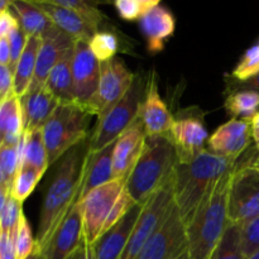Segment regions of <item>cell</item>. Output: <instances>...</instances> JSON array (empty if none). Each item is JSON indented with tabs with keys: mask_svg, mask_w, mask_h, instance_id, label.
I'll list each match as a JSON object with an SVG mask.
<instances>
[{
	"mask_svg": "<svg viewBox=\"0 0 259 259\" xmlns=\"http://www.w3.org/2000/svg\"><path fill=\"white\" fill-rule=\"evenodd\" d=\"M27 259H45V257L42 255V253H40V250L38 249V248H35L34 252L32 253V254L29 255Z\"/></svg>",
	"mask_w": 259,
	"mask_h": 259,
	"instance_id": "obj_50",
	"label": "cell"
},
{
	"mask_svg": "<svg viewBox=\"0 0 259 259\" xmlns=\"http://www.w3.org/2000/svg\"><path fill=\"white\" fill-rule=\"evenodd\" d=\"M210 259H247L242 249V227L229 224Z\"/></svg>",
	"mask_w": 259,
	"mask_h": 259,
	"instance_id": "obj_32",
	"label": "cell"
},
{
	"mask_svg": "<svg viewBox=\"0 0 259 259\" xmlns=\"http://www.w3.org/2000/svg\"><path fill=\"white\" fill-rule=\"evenodd\" d=\"M72 73L76 104L85 108L96 93L100 80V62L91 52L86 40H75Z\"/></svg>",
	"mask_w": 259,
	"mask_h": 259,
	"instance_id": "obj_12",
	"label": "cell"
},
{
	"mask_svg": "<svg viewBox=\"0 0 259 259\" xmlns=\"http://www.w3.org/2000/svg\"><path fill=\"white\" fill-rule=\"evenodd\" d=\"M225 91H227L228 95L235 93V91H254V93L259 94V72L245 81H235L233 78L227 80Z\"/></svg>",
	"mask_w": 259,
	"mask_h": 259,
	"instance_id": "obj_43",
	"label": "cell"
},
{
	"mask_svg": "<svg viewBox=\"0 0 259 259\" xmlns=\"http://www.w3.org/2000/svg\"><path fill=\"white\" fill-rule=\"evenodd\" d=\"M174 259H189V250H185V252H182L181 254L180 255H177L176 258H174Z\"/></svg>",
	"mask_w": 259,
	"mask_h": 259,
	"instance_id": "obj_52",
	"label": "cell"
},
{
	"mask_svg": "<svg viewBox=\"0 0 259 259\" xmlns=\"http://www.w3.org/2000/svg\"><path fill=\"white\" fill-rule=\"evenodd\" d=\"M142 32L147 40V48L151 53L161 52L164 42L175 32L176 20L174 14L164 5L158 3L139 19Z\"/></svg>",
	"mask_w": 259,
	"mask_h": 259,
	"instance_id": "obj_22",
	"label": "cell"
},
{
	"mask_svg": "<svg viewBox=\"0 0 259 259\" xmlns=\"http://www.w3.org/2000/svg\"><path fill=\"white\" fill-rule=\"evenodd\" d=\"M10 7H13V2H9V0H0V13L7 12V10H9Z\"/></svg>",
	"mask_w": 259,
	"mask_h": 259,
	"instance_id": "obj_49",
	"label": "cell"
},
{
	"mask_svg": "<svg viewBox=\"0 0 259 259\" xmlns=\"http://www.w3.org/2000/svg\"><path fill=\"white\" fill-rule=\"evenodd\" d=\"M249 259H259V253H257L255 255H253V257H250Z\"/></svg>",
	"mask_w": 259,
	"mask_h": 259,
	"instance_id": "obj_53",
	"label": "cell"
},
{
	"mask_svg": "<svg viewBox=\"0 0 259 259\" xmlns=\"http://www.w3.org/2000/svg\"><path fill=\"white\" fill-rule=\"evenodd\" d=\"M35 248H37V244L33 238L32 229L23 212L19 225H18L17 235H15V250H17L18 259H27L34 252Z\"/></svg>",
	"mask_w": 259,
	"mask_h": 259,
	"instance_id": "obj_38",
	"label": "cell"
},
{
	"mask_svg": "<svg viewBox=\"0 0 259 259\" xmlns=\"http://www.w3.org/2000/svg\"><path fill=\"white\" fill-rule=\"evenodd\" d=\"M7 38L9 40L10 51H12V60H10L9 67L14 73L15 67H17L18 62L20 60V56L23 55V51H24L25 45H27V35L23 32L20 22L13 27V29L10 30Z\"/></svg>",
	"mask_w": 259,
	"mask_h": 259,
	"instance_id": "obj_41",
	"label": "cell"
},
{
	"mask_svg": "<svg viewBox=\"0 0 259 259\" xmlns=\"http://www.w3.org/2000/svg\"><path fill=\"white\" fill-rule=\"evenodd\" d=\"M91 114L76 103L60 104L42 128L48 162L55 163L70 149L90 138Z\"/></svg>",
	"mask_w": 259,
	"mask_h": 259,
	"instance_id": "obj_5",
	"label": "cell"
},
{
	"mask_svg": "<svg viewBox=\"0 0 259 259\" xmlns=\"http://www.w3.org/2000/svg\"><path fill=\"white\" fill-rule=\"evenodd\" d=\"M43 174L45 172L38 171V169L33 168V167H20L19 172H18L17 177H15L14 184H13L12 196L23 204V201L27 200L28 196L34 191L35 186L40 181Z\"/></svg>",
	"mask_w": 259,
	"mask_h": 259,
	"instance_id": "obj_33",
	"label": "cell"
},
{
	"mask_svg": "<svg viewBox=\"0 0 259 259\" xmlns=\"http://www.w3.org/2000/svg\"><path fill=\"white\" fill-rule=\"evenodd\" d=\"M146 141L147 132L142 116L139 115L136 121L116 139L113 154L114 179H129L143 152Z\"/></svg>",
	"mask_w": 259,
	"mask_h": 259,
	"instance_id": "obj_15",
	"label": "cell"
},
{
	"mask_svg": "<svg viewBox=\"0 0 259 259\" xmlns=\"http://www.w3.org/2000/svg\"><path fill=\"white\" fill-rule=\"evenodd\" d=\"M141 116L147 137L171 136L175 118L159 95L158 83L154 75L147 82V94L142 105Z\"/></svg>",
	"mask_w": 259,
	"mask_h": 259,
	"instance_id": "obj_19",
	"label": "cell"
},
{
	"mask_svg": "<svg viewBox=\"0 0 259 259\" xmlns=\"http://www.w3.org/2000/svg\"><path fill=\"white\" fill-rule=\"evenodd\" d=\"M115 143L105 147L98 152H89L85 157L81 176V186L78 192L77 202L82 201L83 197L93 190L108 184L113 176V154Z\"/></svg>",
	"mask_w": 259,
	"mask_h": 259,
	"instance_id": "obj_20",
	"label": "cell"
},
{
	"mask_svg": "<svg viewBox=\"0 0 259 259\" xmlns=\"http://www.w3.org/2000/svg\"><path fill=\"white\" fill-rule=\"evenodd\" d=\"M17 23H19V19H17L9 10L0 13V37H8Z\"/></svg>",
	"mask_w": 259,
	"mask_h": 259,
	"instance_id": "obj_45",
	"label": "cell"
},
{
	"mask_svg": "<svg viewBox=\"0 0 259 259\" xmlns=\"http://www.w3.org/2000/svg\"><path fill=\"white\" fill-rule=\"evenodd\" d=\"M12 51L7 37H0V66H10Z\"/></svg>",
	"mask_w": 259,
	"mask_h": 259,
	"instance_id": "obj_46",
	"label": "cell"
},
{
	"mask_svg": "<svg viewBox=\"0 0 259 259\" xmlns=\"http://www.w3.org/2000/svg\"><path fill=\"white\" fill-rule=\"evenodd\" d=\"M66 259H93V250H91V244H89L86 240L81 243L80 247L71 253Z\"/></svg>",
	"mask_w": 259,
	"mask_h": 259,
	"instance_id": "obj_47",
	"label": "cell"
},
{
	"mask_svg": "<svg viewBox=\"0 0 259 259\" xmlns=\"http://www.w3.org/2000/svg\"><path fill=\"white\" fill-rule=\"evenodd\" d=\"M134 76L121 58H113L100 63V80L93 98L85 106L86 110L100 119L123 98L131 89Z\"/></svg>",
	"mask_w": 259,
	"mask_h": 259,
	"instance_id": "obj_9",
	"label": "cell"
},
{
	"mask_svg": "<svg viewBox=\"0 0 259 259\" xmlns=\"http://www.w3.org/2000/svg\"><path fill=\"white\" fill-rule=\"evenodd\" d=\"M252 164H253V167H254V168L259 172V152L257 153V156H255L254 158H253Z\"/></svg>",
	"mask_w": 259,
	"mask_h": 259,
	"instance_id": "obj_51",
	"label": "cell"
},
{
	"mask_svg": "<svg viewBox=\"0 0 259 259\" xmlns=\"http://www.w3.org/2000/svg\"><path fill=\"white\" fill-rule=\"evenodd\" d=\"M13 8L19 15L20 25L27 37H42L53 25L33 2H13Z\"/></svg>",
	"mask_w": 259,
	"mask_h": 259,
	"instance_id": "obj_28",
	"label": "cell"
},
{
	"mask_svg": "<svg viewBox=\"0 0 259 259\" xmlns=\"http://www.w3.org/2000/svg\"><path fill=\"white\" fill-rule=\"evenodd\" d=\"M238 159L217 156L204 149L186 163H177L174 174L175 204L185 224H189L212 185L237 166Z\"/></svg>",
	"mask_w": 259,
	"mask_h": 259,
	"instance_id": "obj_2",
	"label": "cell"
},
{
	"mask_svg": "<svg viewBox=\"0 0 259 259\" xmlns=\"http://www.w3.org/2000/svg\"><path fill=\"white\" fill-rule=\"evenodd\" d=\"M15 95L14 93V73L9 66H0V103Z\"/></svg>",
	"mask_w": 259,
	"mask_h": 259,
	"instance_id": "obj_42",
	"label": "cell"
},
{
	"mask_svg": "<svg viewBox=\"0 0 259 259\" xmlns=\"http://www.w3.org/2000/svg\"><path fill=\"white\" fill-rule=\"evenodd\" d=\"M24 132L42 129L60 105L58 99L45 86L30 89L20 98Z\"/></svg>",
	"mask_w": 259,
	"mask_h": 259,
	"instance_id": "obj_21",
	"label": "cell"
},
{
	"mask_svg": "<svg viewBox=\"0 0 259 259\" xmlns=\"http://www.w3.org/2000/svg\"><path fill=\"white\" fill-rule=\"evenodd\" d=\"M174 192V176H172V179L161 190H158L153 196L144 202L138 222L132 232L128 244L120 259H136L138 257L147 242L151 239L152 235L157 232L168 215L172 205L175 204Z\"/></svg>",
	"mask_w": 259,
	"mask_h": 259,
	"instance_id": "obj_8",
	"label": "cell"
},
{
	"mask_svg": "<svg viewBox=\"0 0 259 259\" xmlns=\"http://www.w3.org/2000/svg\"><path fill=\"white\" fill-rule=\"evenodd\" d=\"M171 137L176 147L179 163L191 161L196 154L206 149L205 146L210 138L202 120L195 115L175 119Z\"/></svg>",
	"mask_w": 259,
	"mask_h": 259,
	"instance_id": "obj_17",
	"label": "cell"
},
{
	"mask_svg": "<svg viewBox=\"0 0 259 259\" xmlns=\"http://www.w3.org/2000/svg\"><path fill=\"white\" fill-rule=\"evenodd\" d=\"M85 240L80 202L68 211L40 253L45 259H66Z\"/></svg>",
	"mask_w": 259,
	"mask_h": 259,
	"instance_id": "obj_13",
	"label": "cell"
},
{
	"mask_svg": "<svg viewBox=\"0 0 259 259\" xmlns=\"http://www.w3.org/2000/svg\"><path fill=\"white\" fill-rule=\"evenodd\" d=\"M128 179H114L108 184L93 190L80 202L83 222V235L89 244L101 237L106 219L125 187Z\"/></svg>",
	"mask_w": 259,
	"mask_h": 259,
	"instance_id": "obj_10",
	"label": "cell"
},
{
	"mask_svg": "<svg viewBox=\"0 0 259 259\" xmlns=\"http://www.w3.org/2000/svg\"><path fill=\"white\" fill-rule=\"evenodd\" d=\"M0 134L3 146L17 147L24 134L22 101L13 95L0 105Z\"/></svg>",
	"mask_w": 259,
	"mask_h": 259,
	"instance_id": "obj_25",
	"label": "cell"
},
{
	"mask_svg": "<svg viewBox=\"0 0 259 259\" xmlns=\"http://www.w3.org/2000/svg\"><path fill=\"white\" fill-rule=\"evenodd\" d=\"M33 3L47 15V18L52 22L55 27H57L62 32L67 33L75 40L90 42L94 35L96 34L95 30L73 10L53 4L51 0Z\"/></svg>",
	"mask_w": 259,
	"mask_h": 259,
	"instance_id": "obj_23",
	"label": "cell"
},
{
	"mask_svg": "<svg viewBox=\"0 0 259 259\" xmlns=\"http://www.w3.org/2000/svg\"><path fill=\"white\" fill-rule=\"evenodd\" d=\"M158 3V0H116L114 7L120 18L131 22L141 19L151 8Z\"/></svg>",
	"mask_w": 259,
	"mask_h": 259,
	"instance_id": "obj_36",
	"label": "cell"
},
{
	"mask_svg": "<svg viewBox=\"0 0 259 259\" xmlns=\"http://www.w3.org/2000/svg\"><path fill=\"white\" fill-rule=\"evenodd\" d=\"M250 126H252V138L255 143V148L259 152V111L250 119Z\"/></svg>",
	"mask_w": 259,
	"mask_h": 259,
	"instance_id": "obj_48",
	"label": "cell"
},
{
	"mask_svg": "<svg viewBox=\"0 0 259 259\" xmlns=\"http://www.w3.org/2000/svg\"><path fill=\"white\" fill-rule=\"evenodd\" d=\"M91 52L100 63L108 62L115 58L118 52L119 43L118 38L110 32H98L89 42Z\"/></svg>",
	"mask_w": 259,
	"mask_h": 259,
	"instance_id": "obj_35",
	"label": "cell"
},
{
	"mask_svg": "<svg viewBox=\"0 0 259 259\" xmlns=\"http://www.w3.org/2000/svg\"><path fill=\"white\" fill-rule=\"evenodd\" d=\"M242 249L247 259L259 253V217L242 227Z\"/></svg>",
	"mask_w": 259,
	"mask_h": 259,
	"instance_id": "obj_40",
	"label": "cell"
},
{
	"mask_svg": "<svg viewBox=\"0 0 259 259\" xmlns=\"http://www.w3.org/2000/svg\"><path fill=\"white\" fill-rule=\"evenodd\" d=\"M136 205L137 202L134 201L133 197L131 196L129 191L126 190V185H125V187H124V190L121 191V194L119 195L118 200H116L115 204H114L108 219H106V223L105 225H104L101 235L105 234L106 232H109L113 227H115V225L118 224V223L120 222V220L123 219V218L125 217V215L128 214V212L131 211Z\"/></svg>",
	"mask_w": 259,
	"mask_h": 259,
	"instance_id": "obj_39",
	"label": "cell"
},
{
	"mask_svg": "<svg viewBox=\"0 0 259 259\" xmlns=\"http://www.w3.org/2000/svg\"><path fill=\"white\" fill-rule=\"evenodd\" d=\"M146 94V80L137 73L125 95L103 118L98 119L93 134L89 138V152L101 151L115 143L116 139L141 115Z\"/></svg>",
	"mask_w": 259,
	"mask_h": 259,
	"instance_id": "obj_6",
	"label": "cell"
},
{
	"mask_svg": "<svg viewBox=\"0 0 259 259\" xmlns=\"http://www.w3.org/2000/svg\"><path fill=\"white\" fill-rule=\"evenodd\" d=\"M73 48L65 53L53 67L46 81V88L58 99L61 104L76 103L72 73Z\"/></svg>",
	"mask_w": 259,
	"mask_h": 259,
	"instance_id": "obj_24",
	"label": "cell"
},
{
	"mask_svg": "<svg viewBox=\"0 0 259 259\" xmlns=\"http://www.w3.org/2000/svg\"><path fill=\"white\" fill-rule=\"evenodd\" d=\"M187 249L186 224L176 204L136 259H174Z\"/></svg>",
	"mask_w": 259,
	"mask_h": 259,
	"instance_id": "obj_11",
	"label": "cell"
},
{
	"mask_svg": "<svg viewBox=\"0 0 259 259\" xmlns=\"http://www.w3.org/2000/svg\"><path fill=\"white\" fill-rule=\"evenodd\" d=\"M20 158L18 146L0 147V190L12 192L13 184L20 169Z\"/></svg>",
	"mask_w": 259,
	"mask_h": 259,
	"instance_id": "obj_31",
	"label": "cell"
},
{
	"mask_svg": "<svg viewBox=\"0 0 259 259\" xmlns=\"http://www.w3.org/2000/svg\"><path fill=\"white\" fill-rule=\"evenodd\" d=\"M253 158L237 162L233 171L228 196V218L233 225L244 227L259 217V172Z\"/></svg>",
	"mask_w": 259,
	"mask_h": 259,
	"instance_id": "obj_7",
	"label": "cell"
},
{
	"mask_svg": "<svg viewBox=\"0 0 259 259\" xmlns=\"http://www.w3.org/2000/svg\"><path fill=\"white\" fill-rule=\"evenodd\" d=\"M259 72V43L250 47L232 71V78L245 81Z\"/></svg>",
	"mask_w": 259,
	"mask_h": 259,
	"instance_id": "obj_37",
	"label": "cell"
},
{
	"mask_svg": "<svg viewBox=\"0 0 259 259\" xmlns=\"http://www.w3.org/2000/svg\"><path fill=\"white\" fill-rule=\"evenodd\" d=\"M0 259H18L15 250V238L2 233L0 238Z\"/></svg>",
	"mask_w": 259,
	"mask_h": 259,
	"instance_id": "obj_44",
	"label": "cell"
},
{
	"mask_svg": "<svg viewBox=\"0 0 259 259\" xmlns=\"http://www.w3.org/2000/svg\"><path fill=\"white\" fill-rule=\"evenodd\" d=\"M89 151V139L73 147L60 159L40 209L35 244L42 249L77 202L83 162Z\"/></svg>",
	"mask_w": 259,
	"mask_h": 259,
	"instance_id": "obj_1",
	"label": "cell"
},
{
	"mask_svg": "<svg viewBox=\"0 0 259 259\" xmlns=\"http://www.w3.org/2000/svg\"><path fill=\"white\" fill-rule=\"evenodd\" d=\"M252 141V126L247 119L232 118L220 125L207 141V149L217 156L239 159Z\"/></svg>",
	"mask_w": 259,
	"mask_h": 259,
	"instance_id": "obj_14",
	"label": "cell"
},
{
	"mask_svg": "<svg viewBox=\"0 0 259 259\" xmlns=\"http://www.w3.org/2000/svg\"><path fill=\"white\" fill-rule=\"evenodd\" d=\"M143 205L137 204L115 227L101 235L91 244L93 259H120L125 250L132 232L136 227Z\"/></svg>",
	"mask_w": 259,
	"mask_h": 259,
	"instance_id": "obj_18",
	"label": "cell"
},
{
	"mask_svg": "<svg viewBox=\"0 0 259 259\" xmlns=\"http://www.w3.org/2000/svg\"><path fill=\"white\" fill-rule=\"evenodd\" d=\"M51 2L77 13L96 33L99 32V28L104 20V15L94 3L83 2V0H51Z\"/></svg>",
	"mask_w": 259,
	"mask_h": 259,
	"instance_id": "obj_34",
	"label": "cell"
},
{
	"mask_svg": "<svg viewBox=\"0 0 259 259\" xmlns=\"http://www.w3.org/2000/svg\"><path fill=\"white\" fill-rule=\"evenodd\" d=\"M22 214V202L15 200L12 192L0 190V233H7L15 238Z\"/></svg>",
	"mask_w": 259,
	"mask_h": 259,
	"instance_id": "obj_30",
	"label": "cell"
},
{
	"mask_svg": "<svg viewBox=\"0 0 259 259\" xmlns=\"http://www.w3.org/2000/svg\"><path fill=\"white\" fill-rule=\"evenodd\" d=\"M234 171V169H233ZM232 172L218 180L186 225L189 259H210L229 227L228 196Z\"/></svg>",
	"mask_w": 259,
	"mask_h": 259,
	"instance_id": "obj_3",
	"label": "cell"
},
{
	"mask_svg": "<svg viewBox=\"0 0 259 259\" xmlns=\"http://www.w3.org/2000/svg\"><path fill=\"white\" fill-rule=\"evenodd\" d=\"M73 45H75V39L55 25H52L40 37V46L37 56V67H35L34 78H33L29 90L46 85V81H47L51 71L62 58V56L71 48H73Z\"/></svg>",
	"mask_w": 259,
	"mask_h": 259,
	"instance_id": "obj_16",
	"label": "cell"
},
{
	"mask_svg": "<svg viewBox=\"0 0 259 259\" xmlns=\"http://www.w3.org/2000/svg\"><path fill=\"white\" fill-rule=\"evenodd\" d=\"M20 164L27 167H33L38 171H47L48 162L47 148H46L45 138L42 129L34 132H24L19 144H18Z\"/></svg>",
	"mask_w": 259,
	"mask_h": 259,
	"instance_id": "obj_26",
	"label": "cell"
},
{
	"mask_svg": "<svg viewBox=\"0 0 259 259\" xmlns=\"http://www.w3.org/2000/svg\"><path fill=\"white\" fill-rule=\"evenodd\" d=\"M39 46L40 37H27V45L14 71V93L19 98L27 94L33 82Z\"/></svg>",
	"mask_w": 259,
	"mask_h": 259,
	"instance_id": "obj_27",
	"label": "cell"
},
{
	"mask_svg": "<svg viewBox=\"0 0 259 259\" xmlns=\"http://www.w3.org/2000/svg\"><path fill=\"white\" fill-rule=\"evenodd\" d=\"M179 163L171 136L147 137L144 149L134 166L126 190L134 201L143 205L172 179Z\"/></svg>",
	"mask_w": 259,
	"mask_h": 259,
	"instance_id": "obj_4",
	"label": "cell"
},
{
	"mask_svg": "<svg viewBox=\"0 0 259 259\" xmlns=\"http://www.w3.org/2000/svg\"><path fill=\"white\" fill-rule=\"evenodd\" d=\"M225 110L232 118L250 120L259 111V94L254 91H235L228 95Z\"/></svg>",
	"mask_w": 259,
	"mask_h": 259,
	"instance_id": "obj_29",
	"label": "cell"
}]
</instances>
